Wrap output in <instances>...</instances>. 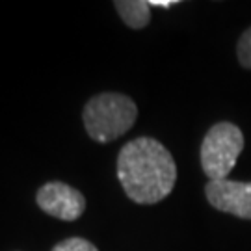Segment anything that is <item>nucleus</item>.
Segmentation results:
<instances>
[{
	"label": "nucleus",
	"instance_id": "nucleus-1",
	"mask_svg": "<svg viewBox=\"0 0 251 251\" xmlns=\"http://www.w3.org/2000/svg\"><path fill=\"white\" fill-rule=\"evenodd\" d=\"M117 179L126 198L138 205H154L168 198L177 180L171 152L154 138H136L117 156Z\"/></svg>",
	"mask_w": 251,
	"mask_h": 251
},
{
	"label": "nucleus",
	"instance_id": "nucleus-2",
	"mask_svg": "<svg viewBox=\"0 0 251 251\" xmlns=\"http://www.w3.org/2000/svg\"><path fill=\"white\" fill-rule=\"evenodd\" d=\"M138 117V106L123 93H99L91 97L82 110L86 132L91 140L108 144L126 134Z\"/></svg>",
	"mask_w": 251,
	"mask_h": 251
},
{
	"label": "nucleus",
	"instance_id": "nucleus-3",
	"mask_svg": "<svg viewBox=\"0 0 251 251\" xmlns=\"http://www.w3.org/2000/svg\"><path fill=\"white\" fill-rule=\"evenodd\" d=\"M244 149L242 130L233 123H216L201 144V166L210 180L227 179Z\"/></svg>",
	"mask_w": 251,
	"mask_h": 251
},
{
	"label": "nucleus",
	"instance_id": "nucleus-4",
	"mask_svg": "<svg viewBox=\"0 0 251 251\" xmlns=\"http://www.w3.org/2000/svg\"><path fill=\"white\" fill-rule=\"evenodd\" d=\"M36 203L45 214L63 222H75L86 210L84 194L60 180H50L37 190Z\"/></svg>",
	"mask_w": 251,
	"mask_h": 251
},
{
	"label": "nucleus",
	"instance_id": "nucleus-5",
	"mask_svg": "<svg viewBox=\"0 0 251 251\" xmlns=\"http://www.w3.org/2000/svg\"><path fill=\"white\" fill-rule=\"evenodd\" d=\"M208 203L227 214L251 220V182L222 179L208 180L205 186Z\"/></svg>",
	"mask_w": 251,
	"mask_h": 251
},
{
	"label": "nucleus",
	"instance_id": "nucleus-6",
	"mask_svg": "<svg viewBox=\"0 0 251 251\" xmlns=\"http://www.w3.org/2000/svg\"><path fill=\"white\" fill-rule=\"evenodd\" d=\"M114 6L123 23L132 30L145 28L151 23V4L145 0H117Z\"/></svg>",
	"mask_w": 251,
	"mask_h": 251
},
{
	"label": "nucleus",
	"instance_id": "nucleus-7",
	"mask_svg": "<svg viewBox=\"0 0 251 251\" xmlns=\"http://www.w3.org/2000/svg\"><path fill=\"white\" fill-rule=\"evenodd\" d=\"M50 251H99L97 246H93L90 240L80 238V236H71L58 242Z\"/></svg>",
	"mask_w": 251,
	"mask_h": 251
},
{
	"label": "nucleus",
	"instance_id": "nucleus-8",
	"mask_svg": "<svg viewBox=\"0 0 251 251\" xmlns=\"http://www.w3.org/2000/svg\"><path fill=\"white\" fill-rule=\"evenodd\" d=\"M236 54H238V62L242 63V67L251 69V26L238 39Z\"/></svg>",
	"mask_w": 251,
	"mask_h": 251
},
{
	"label": "nucleus",
	"instance_id": "nucleus-9",
	"mask_svg": "<svg viewBox=\"0 0 251 251\" xmlns=\"http://www.w3.org/2000/svg\"><path fill=\"white\" fill-rule=\"evenodd\" d=\"M151 6H158V8H171V6H175V4H179V0H151L149 2Z\"/></svg>",
	"mask_w": 251,
	"mask_h": 251
}]
</instances>
